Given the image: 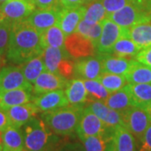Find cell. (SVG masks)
I'll list each match as a JSON object with an SVG mask.
<instances>
[{
  "label": "cell",
  "mask_w": 151,
  "mask_h": 151,
  "mask_svg": "<svg viewBox=\"0 0 151 151\" xmlns=\"http://www.w3.org/2000/svg\"><path fill=\"white\" fill-rule=\"evenodd\" d=\"M43 50L40 34L26 19L13 24L6 53L10 62L21 65Z\"/></svg>",
  "instance_id": "6da1fadb"
},
{
  "label": "cell",
  "mask_w": 151,
  "mask_h": 151,
  "mask_svg": "<svg viewBox=\"0 0 151 151\" xmlns=\"http://www.w3.org/2000/svg\"><path fill=\"white\" fill-rule=\"evenodd\" d=\"M83 109V105H68L43 113L41 119L51 132L57 135L67 136L76 132Z\"/></svg>",
  "instance_id": "7a4b0ae2"
},
{
  "label": "cell",
  "mask_w": 151,
  "mask_h": 151,
  "mask_svg": "<svg viewBox=\"0 0 151 151\" xmlns=\"http://www.w3.org/2000/svg\"><path fill=\"white\" fill-rule=\"evenodd\" d=\"M108 18L124 29L151 22V0H134L121 9L111 14Z\"/></svg>",
  "instance_id": "3957f363"
},
{
  "label": "cell",
  "mask_w": 151,
  "mask_h": 151,
  "mask_svg": "<svg viewBox=\"0 0 151 151\" xmlns=\"http://www.w3.org/2000/svg\"><path fill=\"white\" fill-rule=\"evenodd\" d=\"M24 150L26 151H49L53 144L51 130L42 119H31L23 129Z\"/></svg>",
  "instance_id": "277c9868"
},
{
  "label": "cell",
  "mask_w": 151,
  "mask_h": 151,
  "mask_svg": "<svg viewBox=\"0 0 151 151\" xmlns=\"http://www.w3.org/2000/svg\"><path fill=\"white\" fill-rule=\"evenodd\" d=\"M103 138L105 151H138L134 136L124 125L108 128Z\"/></svg>",
  "instance_id": "5b68a950"
},
{
  "label": "cell",
  "mask_w": 151,
  "mask_h": 151,
  "mask_svg": "<svg viewBox=\"0 0 151 151\" xmlns=\"http://www.w3.org/2000/svg\"><path fill=\"white\" fill-rule=\"evenodd\" d=\"M124 127L139 141L149 125L150 119L144 108L130 107L122 112Z\"/></svg>",
  "instance_id": "8992f818"
},
{
  "label": "cell",
  "mask_w": 151,
  "mask_h": 151,
  "mask_svg": "<svg viewBox=\"0 0 151 151\" xmlns=\"http://www.w3.org/2000/svg\"><path fill=\"white\" fill-rule=\"evenodd\" d=\"M108 127L103 124V121L95 113L90 110L88 107L84 108L81 113L80 121L77 124L76 132L82 139L90 136H104Z\"/></svg>",
  "instance_id": "52a82bcc"
},
{
  "label": "cell",
  "mask_w": 151,
  "mask_h": 151,
  "mask_svg": "<svg viewBox=\"0 0 151 151\" xmlns=\"http://www.w3.org/2000/svg\"><path fill=\"white\" fill-rule=\"evenodd\" d=\"M35 9V5L28 0H8L0 5L5 19L13 24L26 19Z\"/></svg>",
  "instance_id": "ba28073f"
},
{
  "label": "cell",
  "mask_w": 151,
  "mask_h": 151,
  "mask_svg": "<svg viewBox=\"0 0 151 151\" xmlns=\"http://www.w3.org/2000/svg\"><path fill=\"white\" fill-rule=\"evenodd\" d=\"M17 88L33 90V86L24 78L20 66H4L0 71V93Z\"/></svg>",
  "instance_id": "9c48e42d"
},
{
  "label": "cell",
  "mask_w": 151,
  "mask_h": 151,
  "mask_svg": "<svg viewBox=\"0 0 151 151\" xmlns=\"http://www.w3.org/2000/svg\"><path fill=\"white\" fill-rule=\"evenodd\" d=\"M102 24L103 31L96 50L100 54H110L114 44L124 35V29L120 27L108 17L103 19Z\"/></svg>",
  "instance_id": "30bf717a"
},
{
  "label": "cell",
  "mask_w": 151,
  "mask_h": 151,
  "mask_svg": "<svg viewBox=\"0 0 151 151\" xmlns=\"http://www.w3.org/2000/svg\"><path fill=\"white\" fill-rule=\"evenodd\" d=\"M65 48L74 59H81L95 54L96 47L90 40L78 33H72L65 39Z\"/></svg>",
  "instance_id": "8fae6325"
},
{
  "label": "cell",
  "mask_w": 151,
  "mask_h": 151,
  "mask_svg": "<svg viewBox=\"0 0 151 151\" xmlns=\"http://www.w3.org/2000/svg\"><path fill=\"white\" fill-rule=\"evenodd\" d=\"M32 102L37 107L39 111L42 113L53 111L69 105L63 89L38 94L36 97H33Z\"/></svg>",
  "instance_id": "7c38bea8"
},
{
  "label": "cell",
  "mask_w": 151,
  "mask_h": 151,
  "mask_svg": "<svg viewBox=\"0 0 151 151\" xmlns=\"http://www.w3.org/2000/svg\"><path fill=\"white\" fill-rule=\"evenodd\" d=\"M60 9L61 8L35 9L26 20L38 32L41 34L50 27L58 24Z\"/></svg>",
  "instance_id": "4fadbf2b"
},
{
  "label": "cell",
  "mask_w": 151,
  "mask_h": 151,
  "mask_svg": "<svg viewBox=\"0 0 151 151\" xmlns=\"http://www.w3.org/2000/svg\"><path fill=\"white\" fill-rule=\"evenodd\" d=\"M67 83V79L59 74L45 70L37 77L33 85L34 94H42L55 90L64 89Z\"/></svg>",
  "instance_id": "5bb4252c"
},
{
  "label": "cell",
  "mask_w": 151,
  "mask_h": 151,
  "mask_svg": "<svg viewBox=\"0 0 151 151\" xmlns=\"http://www.w3.org/2000/svg\"><path fill=\"white\" fill-rule=\"evenodd\" d=\"M86 11V6L82 5L76 8H61L60 10L58 24L64 33L65 36L75 33L78 24L82 20Z\"/></svg>",
  "instance_id": "9a60e30c"
},
{
  "label": "cell",
  "mask_w": 151,
  "mask_h": 151,
  "mask_svg": "<svg viewBox=\"0 0 151 151\" xmlns=\"http://www.w3.org/2000/svg\"><path fill=\"white\" fill-rule=\"evenodd\" d=\"M4 110L9 117L10 125L17 128L23 127L40 112L33 102L14 106Z\"/></svg>",
  "instance_id": "2e32d148"
},
{
  "label": "cell",
  "mask_w": 151,
  "mask_h": 151,
  "mask_svg": "<svg viewBox=\"0 0 151 151\" xmlns=\"http://www.w3.org/2000/svg\"><path fill=\"white\" fill-rule=\"evenodd\" d=\"M87 107L103 121L106 127L115 129L120 125L124 126L122 113L110 108L102 101L91 102Z\"/></svg>",
  "instance_id": "e0dca14e"
},
{
  "label": "cell",
  "mask_w": 151,
  "mask_h": 151,
  "mask_svg": "<svg viewBox=\"0 0 151 151\" xmlns=\"http://www.w3.org/2000/svg\"><path fill=\"white\" fill-rule=\"evenodd\" d=\"M103 72L102 63L98 56H88L77 59L75 62V76L82 80H93Z\"/></svg>",
  "instance_id": "ac0fdd59"
},
{
  "label": "cell",
  "mask_w": 151,
  "mask_h": 151,
  "mask_svg": "<svg viewBox=\"0 0 151 151\" xmlns=\"http://www.w3.org/2000/svg\"><path fill=\"white\" fill-rule=\"evenodd\" d=\"M97 56L101 60L103 72H108L118 75L125 76L136 61L135 59L118 57L110 54L97 53Z\"/></svg>",
  "instance_id": "d6986e66"
},
{
  "label": "cell",
  "mask_w": 151,
  "mask_h": 151,
  "mask_svg": "<svg viewBox=\"0 0 151 151\" xmlns=\"http://www.w3.org/2000/svg\"><path fill=\"white\" fill-rule=\"evenodd\" d=\"M33 90L17 88L0 93V108H7L32 102Z\"/></svg>",
  "instance_id": "ffe728a7"
},
{
  "label": "cell",
  "mask_w": 151,
  "mask_h": 151,
  "mask_svg": "<svg viewBox=\"0 0 151 151\" xmlns=\"http://www.w3.org/2000/svg\"><path fill=\"white\" fill-rule=\"evenodd\" d=\"M64 89L69 105L77 106L87 103V92L84 81L81 78H73L67 81Z\"/></svg>",
  "instance_id": "44dd1931"
},
{
  "label": "cell",
  "mask_w": 151,
  "mask_h": 151,
  "mask_svg": "<svg viewBox=\"0 0 151 151\" xmlns=\"http://www.w3.org/2000/svg\"><path fill=\"white\" fill-rule=\"evenodd\" d=\"M4 151H24V134L20 128L9 125L2 134Z\"/></svg>",
  "instance_id": "7402d4cb"
},
{
  "label": "cell",
  "mask_w": 151,
  "mask_h": 151,
  "mask_svg": "<svg viewBox=\"0 0 151 151\" xmlns=\"http://www.w3.org/2000/svg\"><path fill=\"white\" fill-rule=\"evenodd\" d=\"M140 50L129 37L126 35V29H124V35L114 44L110 55L127 59H135V56Z\"/></svg>",
  "instance_id": "603a6c76"
},
{
  "label": "cell",
  "mask_w": 151,
  "mask_h": 151,
  "mask_svg": "<svg viewBox=\"0 0 151 151\" xmlns=\"http://www.w3.org/2000/svg\"><path fill=\"white\" fill-rule=\"evenodd\" d=\"M126 35L129 37L139 48H147L151 45V22L136 24L126 29Z\"/></svg>",
  "instance_id": "cb8c5ba5"
},
{
  "label": "cell",
  "mask_w": 151,
  "mask_h": 151,
  "mask_svg": "<svg viewBox=\"0 0 151 151\" xmlns=\"http://www.w3.org/2000/svg\"><path fill=\"white\" fill-rule=\"evenodd\" d=\"M126 87L129 92L134 107L144 108L151 103V83H127Z\"/></svg>",
  "instance_id": "d4e9b609"
},
{
  "label": "cell",
  "mask_w": 151,
  "mask_h": 151,
  "mask_svg": "<svg viewBox=\"0 0 151 151\" xmlns=\"http://www.w3.org/2000/svg\"><path fill=\"white\" fill-rule=\"evenodd\" d=\"M65 48H55V47H45L44 48L42 57L45 69L58 74V66L60 61L65 58L70 57Z\"/></svg>",
  "instance_id": "484cf974"
},
{
  "label": "cell",
  "mask_w": 151,
  "mask_h": 151,
  "mask_svg": "<svg viewBox=\"0 0 151 151\" xmlns=\"http://www.w3.org/2000/svg\"><path fill=\"white\" fill-rule=\"evenodd\" d=\"M103 103L110 108L119 111L120 113L124 112L130 107H134L126 85L122 89L111 93Z\"/></svg>",
  "instance_id": "4316f807"
},
{
  "label": "cell",
  "mask_w": 151,
  "mask_h": 151,
  "mask_svg": "<svg viewBox=\"0 0 151 151\" xmlns=\"http://www.w3.org/2000/svg\"><path fill=\"white\" fill-rule=\"evenodd\" d=\"M65 36L58 24L50 27L40 34V42L42 47L65 48Z\"/></svg>",
  "instance_id": "83f0119b"
},
{
  "label": "cell",
  "mask_w": 151,
  "mask_h": 151,
  "mask_svg": "<svg viewBox=\"0 0 151 151\" xmlns=\"http://www.w3.org/2000/svg\"><path fill=\"white\" fill-rule=\"evenodd\" d=\"M20 68H21L24 78L32 86L34 85L35 80L37 79L38 76L40 75L44 70H46L44 64L42 54L28 60L27 61H25L24 63L20 65Z\"/></svg>",
  "instance_id": "f1b7e54d"
},
{
  "label": "cell",
  "mask_w": 151,
  "mask_h": 151,
  "mask_svg": "<svg viewBox=\"0 0 151 151\" xmlns=\"http://www.w3.org/2000/svg\"><path fill=\"white\" fill-rule=\"evenodd\" d=\"M124 76L128 83H151V68L136 60Z\"/></svg>",
  "instance_id": "f546056e"
},
{
  "label": "cell",
  "mask_w": 151,
  "mask_h": 151,
  "mask_svg": "<svg viewBox=\"0 0 151 151\" xmlns=\"http://www.w3.org/2000/svg\"><path fill=\"white\" fill-rule=\"evenodd\" d=\"M107 17L108 14L102 0H95L86 4V11L82 19L90 24H94L102 22Z\"/></svg>",
  "instance_id": "4dcf8cb0"
},
{
  "label": "cell",
  "mask_w": 151,
  "mask_h": 151,
  "mask_svg": "<svg viewBox=\"0 0 151 151\" xmlns=\"http://www.w3.org/2000/svg\"><path fill=\"white\" fill-rule=\"evenodd\" d=\"M87 92V103L94 101L104 102L110 93L97 79L83 80Z\"/></svg>",
  "instance_id": "1f68e13d"
},
{
  "label": "cell",
  "mask_w": 151,
  "mask_h": 151,
  "mask_svg": "<svg viewBox=\"0 0 151 151\" xmlns=\"http://www.w3.org/2000/svg\"><path fill=\"white\" fill-rule=\"evenodd\" d=\"M97 80L103 84L110 94L122 89L128 82L124 76L108 72H102L97 77Z\"/></svg>",
  "instance_id": "d6a6232c"
},
{
  "label": "cell",
  "mask_w": 151,
  "mask_h": 151,
  "mask_svg": "<svg viewBox=\"0 0 151 151\" xmlns=\"http://www.w3.org/2000/svg\"><path fill=\"white\" fill-rule=\"evenodd\" d=\"M13 23L5 19L0 25V56L7 53Z\"/></svg>",
  "instance_id": "836d02e7"
},
{
  "label": "cell",
  "mask_w": 151,
  "mask_h": 151,
  "mask_svg": "<svg viewBox=\"0 0 151 151\" xmlns=\"http://www.w3.org/2000/svg\"><path fill=\"white\" fill-rule=\"evenodd\" d=\"M81 140L86 151H105V139L103 136H90Z\"/></svg>",
  "instance_id": "e575fe53"
},
{
  "label": "cell",
  "mask_w": 151,
  "mask_h": 151,
  "mask_svg": "<svg viewBox=\"0 0 151 151\" xmlns=\"http://www.w3.org/2000/svg\"><path fill=\"white\" fill-rule=\"evenodd\" d=\"M58 74L66 79L75 76V62L70 60V57L63 59L58 66Z\"/></svg>",
  "instance_id": "d590c367"
},
{
  "label": "cell",
  "mask_w": 151,
  "mask_h": 151,
  "mask_svg": "<svg viewBox=\"0 0 151 151\" xmlns=\"http://www.w3.org/2000/svg\"><path fill=\"white\" fill-rule=\"evenodd\" d=\"M134 1V0H102V3L108 16Z\"/></svg>",
  "instance_id": "8d00e7d4"
},
{
  "label": "cell",
  "mask_w": 151,
  "mask_h": 151,
  "mask_svg": "<svg viewBox=\"0 0 151 151\" xmlns=\"http://www.w3.org/2000/svg\"><path fill=\"white\" fill-rule=\"evenodd\" d=\"M102 31H103V24H102V22L92 24L89 31H88L86 38L92 41V43L94 45L95 47H97V43H98L99 39L101 37V35H102Z\"/></svg>",
  "instance_id": "74e56055"
},
{
  "label": "cell",
  "mask_w": 151,
  "mask_h": 151,
  "mask_svg": "<svg viewBox=\"0 0 151 151\" xmlns=\"http://www.w3.org/2000/svg\"><path fill=\"white\" fill-rule=\"evenodd\" d=\"M139 146L138 151H151V124L139 139Z\"/></svg>",
  "instance_id": "f35d334b"
},
{
  "label": "cell",
  "mask_w": 151,
  "mask_h": 151,
  "mask_svg": "<svg viewBox=\"0 0 151 151\" xmlns=\"http://www.w3.org/2000/svg\"><path fill=\"white\" fill-rule=\"evenodd\" d=\"M135 60L151 68V45L140 50V51L135 56Z\"/></svg>",
  "instance_id": "ab89813d"
},
{
  "label": "cell",
  "mask_w": 151,
  "mask_h": 151,
  "mask_svg": "<svg viewBox=\"0 0 151 151\" xmlns=\"http://www.w3.org/2000/svg\"><path fill=\"white\" fill-rule=\"evenodd\" d=\"M34 4L37 9L61 8L60 0H35Z\"/></svg>",
  "instance_id": "60d3db41"
},
{
  "label": "cell",
  "mask_w": 151,
  "mask_h": 151,
  "mask_svg": "<svg viewBox=\"0 0 151 151\" xmlns=\"http://www.w3.org/2000/svg\"><path fill=\"white\" fill-rule=\"evenodd\" d=\"M60 4L61 8H66V9L76 8L86 4L84 0H60Z\"/></svg>",
  "instance_id": "b9f144b4"
},
{
  "label": "cell",
  "mask_w": 151,
  "mask_h": 151,
  "mask_svg": "<svg viewBox=\"0 0 151 151\" xmlns=\"http://www.w3.org/2000/svg\"><path fill=\"white\" fill-rule=\"evenodd\" d=\"M9 125H10V123H9V119L6 111L4 108H0V131L3 132Z\"/></svg>",
  "instance_id": "7bdbcfd3"
},
{
  "label": "cell",
  "mask_w": 151,
  "mask_h": 151,
  "mask_svg": "<svg viewBox=\"0 0 151 151\" xmlns=\"http://www.w3.org/2000/svg\"><path fill=\"white\" fill-rule=\"evenodd\" d=\"M144 109L147 112V113H148V115H149V117H150V119L151 121V103H149L148 105H146L145 107L144 108Z\"/></svg>",
  "instance_id": "ee69618b"
},
{
  "label": "cell",
  "mask_w": 151,
  "mask_h": 151,
  "mask_svg": "<svg viewBox=\"0 0 151 151\" xmlns=\"http://www.w3.org/2000/svg\"><path fill=\"white\" fill-rule=\"evenodd\" d=\"M5 20V18L4 17V15H3V14H2V12L0 11V25L4 23V21Z\"/></svg>",
  "instance_id": "f6af8a7d"
},
{
  "label": "cell",
  "mask_w": 151,
  "mask_h": 151,
  "mask_svg": "<svg viewBox=\"0 0 151 151\" xmlns=\"http://www.w3.org/2000/svg\"><path fill=\"white\" fill-rule=\"evenodd\" d=\"M3 63H4L3 57H2V56H0V71H1V66H2V65H3Z\"/></svg>",
  "instance_id": "bcb514c9"
},
{
  "label": "cell",
  "mask_w": 151,
  "mask_h": 151,
  "mask_svg": "<svg viewBox=\"0 0 151 151\" xmlns=\"http://www.w3.org/2000/svg\"><path fill=\"white\" fill-rule=\"evenodd\" d=\"M85 1V4H89V3H92L93 1H95V0H84Z\"/></svg>",
  "instance_id": "7dc6e473"
},
{
  "label": "cell",
  "mask_w": 151,
  "mask_h": 151,
  "mask_svg": "<svg viewBox=\"0 0 151 151\" xmlns=\"http://www.w3.org/2000/svg\"><path fill=\"white\" fill-rule=\"evenodd\" d=\"M0 151H4V147H3V144H0Z\"/></svg>",
  "instance_id": "c3c4849f"
},
{
  "label": "cell",
  "mask_w": 151,
  "mask_h": 151,
  "mask_svg": "<svg viewBox=\"0 0 151 151\" xmlns=\"http://www.w3.org/2000/svg\"><path fill=\"white\" fill-rule=\"evenodd\" d=\"M8 0H0V5L2 4H4V3H5V2H7Z\"/></svg>",
  "instance_id": "681fc988"
},
{
  "label": "cell",
  "mask_w": 151,
  "mask_h": 151,
  "mask_svg": "<svg viewBox=\"0 0 151 151\" xmlns=\"http://www.w3.org/2000/svg\"><path fill=\"white\" fill-rule=\"evenodd\" d=\"M28 1H29V2H31V3L34 4V1H35V0H28Z\"/></svg>",
  "instance_id": "f907efd6"
},
{
  "label": "cell",
  "mask_w": 151,
  "mask_h": 151,
  "mask_svg": "<svg viewBox=\"0 0 151 151\" xmlns=\"http://www.w3.org/2000/svg\"><path fill=\"white\" fill-rule=\"evenodd\" d=\"M24 151H26V150H24Z\"/></svg>",
  "instance_id": "816d5d0a"
},
{
  "label": "cell",
  "mask_w": 151,
  "mask_h": 151,
  "mask_svg": "<svg viewBox=\"0 0 151 151\" xmlns=\"http://www.w3.org/2000/svg\"></svg>",
  "instance_id": "f5cc1de1"
}]
</instances>
